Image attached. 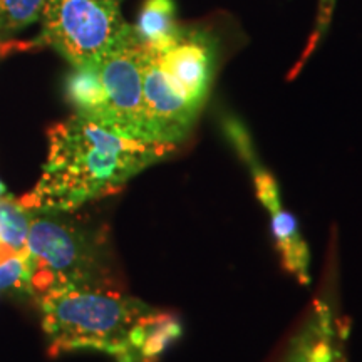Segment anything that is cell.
<instances>
[{
  "label": "cell",
  "mask_w": 362,
  "mask_h": 362,
  "mask_svg": "<svg viewBox=\"0 0 362 362\" xmlns=\"http://www.w3.org/2000/svg\"><path fill=\"white\" fill-rule=\"evenodd\" d=\"M49 156L33 192L21 203L40 214H67L123 188L165 160L175 144L144 141L74 115L47 131Z\"/></svg>",
  "instance_id": "1"
},
{
  "label": "cell",
  "mask_w": 362,
  "mask_h": 362,
  "mask_svg": "<svg viewBox=\"0 0 362 362\" xmlns=\"http://www.w3.org/2000/svg\"><path fill=\"white\" fill-rule=\"evenodd\" d=\"M39 304L51 357L96 351L117 362H158L181 334L168 312L117 291L56 292Z\"/></svg>",
  "instance_id": "2"
},
{
  "label": "cell",
  "mask_w": 362,
  "mask_h": 362,
  "mask_svg": "<svg viewBox=\"0 0 362 362\" xmlns=\"http://www.w3.org/2000/svg\"><path fill=\"white\" fill-rule=\"evenodd\" d=\"M27 259L30 296L39 300L49 293L112 287L106 245L98 232L71 221L62 214L30 211Z\"/></svg>",
  "instance_id": "3"
},
{
  "label": "cell",
  "mask_w": 362,
  "mask_h": 362,
  "mask_svg": "<svg viewBox=\"0 0 362 362\" xmlns=\"http://www.w3.org/2000/svg\"><path fill=\"white\" fill-rule=\"evenodd\" d=\"M66 98L76 115L129 138L151 141L144 126L143 45L133 30L96 61L72 67L66 79Z\"/></svg>",
  "instance_id": "4"
},
{
  "label": "cell",
  "mask_w": 362,
  "mask_h": 362,
  "mask_svg": "<svg viewBox=\"0 0 362 362\" xmlns=\"http://www.w3.org/2000/svg\"><path fill=\"white\" fill-rule=\"evenodd\" d=\"M123 0H47L37 45H49L72 67L93 62L128 37Z\"/></svg>",
  "instance_id": "5"
},
{
  "label": "cell",
  "mask_w": 362,
  "mask_h": 362,
  "mask_svg": "<svg viewBox=\"0 0 362 362\" xmlns=\"http://www.w3.org/2000/svg\"><path fill=\"white\" fill-rule=\"evenodd\" d=\"M225 136L233 144L243 163H247L250 170L252 181L255 185V192L262 205L270 216L272 235H274L275 247L282 257L284 267L287 272L296 277L302 285L310 282V252L307 242L302 237L297 220L293 218L291 211L285 210L282 200H280V189L274 176L265 170L259 158H257L255 148L248 136L247 129L235 117H226L223 121Z\"/></svg>",
  "instance_id": "6"
},
{
  "label": "cell",
  "mask_w": 362,
  "mask_h": 362,
  "mask_svg": "<svg viewBox=\"0 0 362 362\" xmlns=\"http://www.w3.org/2000/svg\"><path fill=\"white\" fill-rule=\"evenodd\" d=\"M218 37L210 29L181 25L180 34L166 47L146 49L171 93L200 112L218 66Z\"/></svg>",
  "instance_id": "7"
},
{
  "label": "cell",
  "mask_w": 362,
  "mask_h": 362,
  "mask_svg": "<svg viewBox=\"0 0 362 362\" xmlns=\"http://www.w3.org/2000/svg\"><path fill=\"white\" fill-rule=\"evenodd\" d=\"M342 339L339 319L324 298H317L280 362H337Z\"/></svg>",
  "instance_id": "8"
},
{
  "label": "cell",
  "mask_w": 362,
  "mask_h": 362,
  "mask_svg": "<svg viewBox=\"0 0 362 362\" xmlns=\"http://www.w3.org/2000/svg\"><path fill=\"white\" fill-rule=\"evenodd\" d=\"M175 0H144L133 25L134 37L143 47L163 49L180 34Z\"/></svg>",
  "instance_id": "9"
},
{
  "label": "cell",
  "mask_w": 362,
  "mask_h": 362,
  "mask_svg": "<svg viewBox=\"0 0 362 362\" xmlns=\"http://www.w3.org/2000/svg\"><path fill=\"white\" fill-rule=\"evenodd\" d=\"M30 216V210L8 193L0 197V243L12 252H24Z\"/></svg>",
  "instance_id": "10"
},
{
  "label": "cell",
  "mask_w": 362,
  "mask_h": 362,
  "mask_svg": "<svg viewBox=\"0 0 362 362\" xmlns=\"http://www.w3.org/2000/svg\"><path fill=\"white\" fill-rule=\"evenodd\" d=\"M47 0H0V40L42 19Z\"/></svg>",
  "instance_id": "11"
},
{
  "label": "cell",
  "mask_w": 362,
  "mask_h": 362,
  "mask_svg": "<svg viewBox=\"0 0 362 362\" xmlns=\"http://www.w3.org/2000/svg\"><path fill=\"white\" fill-rule=\"evenodd\" d=\"M0 292H19L30 296V267L27 250L13 252L0 264Z\"/></svg>",
  "instance_id": "12"
},
{
  "label": "cell",
  "mask_w": 362,
  "mask_h": 362,
  "mask_svg": "<svg viewBox=\"0 0 362 362\" xmlns=\"http://www.w3.org/2000/svg\"><path fill=\"white\" fill-rule=\"evenodd\" d=\"M334 7H336V0H320L319 2V16H317L315 29L309 40V47H307L304 57L309 56V54L315 49V45L320 42V39H322V35L325 34V30H327V27L330 24V19H332Z\"/></svg>",
  "instance_id": "13"
},
{
  "label": "cell",
  "mask_w": 362,
  "mask_h": 362,
  "mask_svg": "<svg viewBox=\"0 0 362 362\" xmlns=\"http://www.w3.org/2000/svg\"><path fill=\"white\" fill-rule=\"evenodd\" d=\"M27 49L29 44H17V42H8V40H0V54H8L12 49Z\"/></svg>",
  "instance_id": "14"
},
{
  "label": "cell",
  "mask_w": 362,
  "mask_h": 362,
  "mask_svg": "<svg viewBox=\"0 0 362 362\" xmlns=\"http://www.w3.org/2000/svg\"><path fill=\"white\" fill-rule=\"evenodd\" d=\"M4 194H7V188H6V185L0 181V197H4Z\"/></svg>",
  "instance_id": "15"
},
{
  "label": "cell",
  "mask_w": 362,
  "mask_h": 362,
  "mask_svg": "<svg viewBox=\"0 0 362 362\" xmlns=\"http://www.w3.org/2000/svg\"><path fill=\"white\" fill-rule=\"evenodd\" d=\"M337 362H344V359H339V361H337Z\"/></svg>",
  "instance_id": "16"
}]
</instances>
